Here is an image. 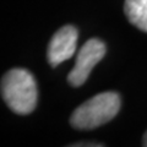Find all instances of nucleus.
<instances>
[{
  "mask_svg": "<svg viewBox=\"0 0 147 147\" xmlns=\"http://www.w3.org/2000/svg\"><path fill=\"white\" fill-rule=\"evenodd\" d=\"M1 96L7 107L21 115L30 114L37 104V85L30 71L12 69L3 76Z\"/></svg>",
  "mask_w": 147,
  "mask_h": 147,
  "instance_id": "obj_1",
  "label": "nucleus"
},
{
  "mask_svg": "<svg viewBox=\"0 0 147 147\" xmlns=\"http://www.w3.org/2000/svg\"><path fill=\"white\" fill-rule=\"evenodd\" d=\"M120 109V97L115 92H102L82 103L74 110L71 126L91 130L110 121Z\"/></svg>",
  "mask_w": 147,
  "mask_h": 147,
  "instance_id": "obj_2",
  "label": "nucleus"
},
{
  "mask_svg": "<svg viewBox=\"0 0 147 147\" xmlns=\"http://www.w3.org/2000/svg\"><path fill=\"white\" fill-rule=\"evenodd\" d=\"M105 54V45L102 40L97 38L88 39L82 45L76 57L75 66L67 76L69 84L74 87L84 85L87 77L90 76L92 69L96 64L103 59Z\"/></svg>",
  "mask_w": 147,
  "mask_h": 147,
  "instance_id": "obj_3",
  "label": "nucleus"
},
{
  "mask_svg": "<svg viewBox=\"0 0 147 147\" xmlns=\"http://www.w3.org/2000/svg\"><path fill=\"white\" fill-rule=\"evenodd\" d=\"M79 32L74 26H64L55 33L48 45L47 58L52 66L70 59L76 50Z\"/></svg>",
  "mask_w": 147,
  "mask_h": 147,
  "instance_id": "obj_4",
  "label": "nucleus"
},
{
  "mask_svg": "<svg viewBox=\"0 0 147 147\" xmlns=\"http://www.w3.org/2000/svg\"><path fill=\"white\" fill-rule=\"evenodd\" d=\"M124 10L132 25L147 32V0H125Z\"/></svg>",
  "mask_w": 147,
  "mask_h": 147,
  "instance_id": "obj_5",
  "label": "nucleus"
},
{
  "mask_svg": "<svg viewBox=\"0 0 147 147\" xmlns=\"http://www.w3.org/2000/svg\"><path fill=\"white\" fill-rule=\"evenodd\" d=\"M75 146H85V147L86 146H93L94 147V146H102V145H99V144H88V145L87 144H76Z\"/></svg>",
  "mask_w": 147,
  "mask_h": 147,
  "instance_id": "obj_6",
  "label": "nucleus"
},
{
  "mask_svg": "<svg viewBox=\"0 0 147 147\" xmlns=\"http://www.w3.org/2000/svg\"><path fill=\"white\" fill-rule=\"evenodd\" d=\"M142 145H144L145 147H147V131H146V134L144 136V140H142Z\"/></svg>",
  "mask_w": 147,
  "mask_h": 147,
  "instance_id": "obj_7",
  "label": "nucleus"
}]
</instances>
